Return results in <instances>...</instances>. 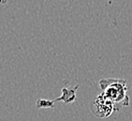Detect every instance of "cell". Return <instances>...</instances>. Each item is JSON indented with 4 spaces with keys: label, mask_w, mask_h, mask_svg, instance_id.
<instances>
[{
    "label": "cell",
    "mask_w": 132,
    "mask_h": 121,
    "mask_svg": "<svg viewBox=\"0 0 132 121\" xmlns=\"http://www.w3.org/2000/svg\"><path fill=\"white\" fill-rule=\"evenodd\" d=\"M37 108H54V101L49 100V99H38L36 102Z\"/></svg>",
    "instance_id": "4"
},
{
    "label": "cell",
    "mask_w": 132,
    "mask_h": 121,
    "mask_svg": "<svg viewBox=\"0 0 132 121\" xmlns=\"http://www.w3.org/2000/svg\"><path fill=\"white\" fill-rule=\"evenodd\" d=\"M92 114L99 118H107L114 112V106L106 97L99 94L90 105Z\"/></svg>",
    "instance_id": "2"
},
{
    "label": "cell",
    "mask_w": 132,
    "mask_h": 121,
    "mask_svg": "<svg viewBox=\"0 0 132 121\" xmlns=\"http://www.w3.org/2000/svg\"><path fill=\"white\" fill-rule=\"evenodd\" d=\"M80 88V85H76L75 87H70V88H63L61 89V96L58 98L54 99L53 101L55 102H63L66 104H72L76 100V91Z\"/></svg>",
    "instance_id": "3"
},
{
    "label": "cell",
    "mask_w": 132,
    "mask_h": 121,
    "mask_svg": "<svg viewBox=\"0 0 132 121\" xmlns=\"http://www.w3.org/2000/svg\"><path fill=\"white\" fill-rule=\"evenodd\" d=\"M102 95L112 102L114 111H119L124 106L129 105V97L127 95L126 79L105 78L98 81Z\"/></svg>",
    "instance_id": "1"
}]
</instances>
